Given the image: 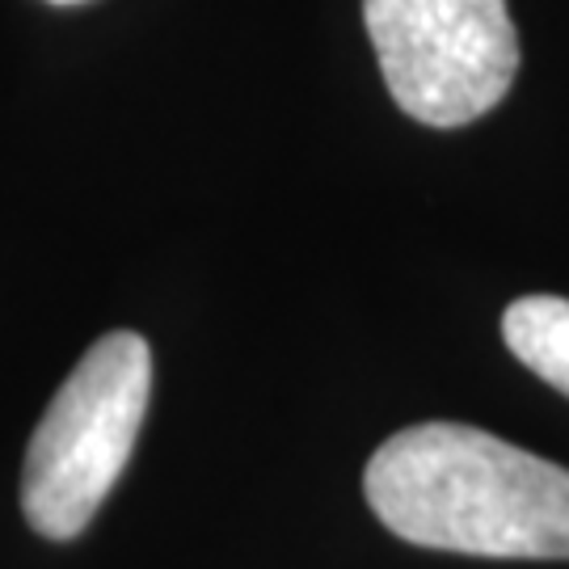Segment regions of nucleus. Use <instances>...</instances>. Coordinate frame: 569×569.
<instances>
[{"instance_id": "f257e3e1", "label": "nucleus", "mask_w": 569, "mask_h": 569, "mask_svg": "<svg viewBox=\"0 0 569 569\" xmlns=\"http://www.w3.org/2000/svg\"><path fill=\"white\" fill-rule=\"evenodd\" d=\"M367 507L409 545L569 561V468L465 422H422L367 460Z\"/></svg>"}, {"instance_id": "7ed1b4c3", "label": "nucleus", "mask_w": 569, "mask_h": 569, "mask_svg": "<svg viewBox=\"0 0 569 569\" xmlns=\"http://www.w3.org/2000/svg\"><path fill=\"white\" fill-rule=\"evenodd\" d=\"M392 102L427 127H465L502 102L519 72L507 0H363Z\"/></svg>"}, {"instance_id": "39448f33", "label": "nucleus", "mask_w": 569, "mask_h": 569, "mask_svg": "<svg viewBox=\"0 0 569 569\" xmlns=\"http://www.w3.org/2000/svg\"><path fill=\"white\" fill-rule=\"evenodd\" d=\"M51 4H77V0H51Z\"/></svg>"}, {"instance_id": "20e7f679", "label": "nucleus", "mask_w": 569, "mask_h": 569, "mask_svg": "<svg viewBox=\"0 0 569 569\" xmlns=\"http://www.w3.org/2000/svg\"><path fill=\"white\" fill-rule=\"evenodd\" d=\"M502 338L519 363L569 397V300L523 296L502 312Z\"/></svg>"}, {"instance_id": "f03ea898", "label": "nucleus", "mask_w": 569, "mask_h": 569, "mask_svg": "<svg viewBox=\"0 0 569 569\" xmlns=\"http://www.w3.org/2000/svg\"><path fill=\"white\" fill-rule=\"evenodd\" d=\"M152 397V350L114 329L84 350L26 448L21 510L47 540L81 536L136 451Z\"/></svg>"}]
</instances>
